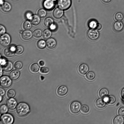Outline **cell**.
Instances as JSON below:
<instances>
[{
    "label": "cell",
    "mask_w": 124,
    "mask_h": 124,
    "mask_svg": "<svg viewBox=\"0 0 124 124\" xmlns=\"http://www.w3.org/2000/svg\"><path fill=\"white\" fill-rule=\"evenodd\" d=\"M30 107L26 103L21 102L17 105L16 111L17 114L20 116H24L27 114L29 112Z\"/></svg>",
    "instance_id": "6da1fadb"
},
{
    "label": "cell",
    "mask_w": 124,
    "mask_h": 124,
    "mask_svg": "<svg viewBox=\"0 0 124 124\" xmlns=\"http://www.w3.org/2000/svg\"><path fill=\"white\" fill-rule=\"evenodd\" d=\"M71 0H58L57 4L59 8L63 10L68 9L71 4Z\"/></svg>",
    "instance_id": "7a4b0ae2"
},
{
    "label": "cell",
    "mask_w": 124,
    "mask_h": 124,
    "mask_svg": "<svg viewBox=\"0 0 124 124\" xmlns=\"http://www.w3.org/2000/svg\"><path fill=\"white\" fill-rule=\"evenodd\" d=\"M81 107V104L80 102L77 101L72 102L70 106V109L71 113L76 114L80 111Z\"/></svg>",
    "instance_id": "3957f363"
},
{
    "label": "cell",
    "mask_w": 124,
    "mask_h": 124,
    "mask_svg": "<svg viewBox=\"0 0 124 124\" xmlns=\"http://www.w3.org/2000/svg\"><path fill=\"white\" fill-rule=\"evenodd\" d=\"M11 40L10 36L7 33H4L0 37V43L3 46L6 47L8 46L10 43Z\"/></svg>",
    "instance_id": "277c9868"
},
{
    "label": "cell",
    "mask_w": 124,
    "mask_h": 124,
    "mask_svg": "<svg viewBox=\"0 0 124 124\" xmlns=\"http://www.w3.org/2000/svg\"><path fill=\"white\" fill-rule=\"evenodd\" d=\"M1 120L4 124H11L14 122L13 116L8 113L4 114L1 117Z\"/></svg>",
    "instance_id": "5b68a950"
},
{
    "label": "cell",
    "mask_w": 124,
    "mask_h": 124,
    "mask_svg": "<svg viewBox=\"0 0 124 124\" xmlns=\"http://www.w3.org/2000/svg\"><path fill=\"white\" fill-rule=\"evenodd\" d=\"M0 85L4 88L9 87L12 84L11 80L7 76L5 75L2 76L0 77Z\"/></svg>",
    "instance_id": "8992f818"
},
{
    "label": "cell",
    "mask_w": 124,
    "mask_h": 124,
    "mask_svg": "<svg viewBox=\"0 0 124 124\" xmlns=\"http://www.w3.org/2000/svg\"><path fill=\"white\" fill-rule=\"evenodd\" d=\"M99 36L98 32L96 30L91 29L87 32V36L89 39L92 40H95L98 38Z\"/></svg>",
    "instance_id": "52a82bcc"
},
{
    "label": "cell",
    "mask_w": 124,
    "mask_h": 124,
    "mask_svg": "<svg viewBox=\"0 0 124 124\" xmlns=\"http://www.w3.org/2000/svg\"><path fill=\"white\" fill-rule=\"evenodd\" d=\"M44 8L48 10L53 9L54 6V4L53 0H45L43 3Z\"/></svg>",
    "instance_id": "ba28073f"
},
{
    "label": "cell",
    "mask_w": 124,
    "mask_h": 124,
    "mask_svg": "<svg viewBox=\"0 0 124 124\" xmlns=\"http://www.w3.org/2000/svg\"><path fill=\"white\" fill-rule=\"evenodd\" d=\"M17 103L16 100L11 98L8 99L6 102V105L8 108L11 110L14 109L16 107Z\"/></svg>",
    "instance_id": "9c48e42d"
},
{
    "label": "cell",
    "mask_w": 124,
    "mask_h": 124,
    "mask_svg": "<svg viewBox=\"0 0 124 124\" xmlns=\"http://www.w3.org/2000/svg\"><path fill=\"white\" fill-rule=\"evenodd\" d=\"M68 90V89L66 86L62 85L58 88L57 90V93L59 96H63L67 94Z\"/></svg>",
    "instance_id": "30bf717a"
},
{
    "label": "cell",
    "mask_w": 124,
    "mask_h": 124,
    "mask_svg": "<svg viewBox=\"0 0 124 124\" xmlns=\"http://www.w3.org/2000/svg\"><path fill=\"white\" fill-rule=\"evenodd\" d=\"M113 26L114 30L118 32L121 31L123 29L124 25L122 22L117 21L114 23Z\"/></svg>",
    "instance_id": "8fae6325"
},
{
    "label": "cell",
    "mask_w": 124,
    "mask_h": 124,
    "mask_svg": "<svg viewBox=\"0 0 124 124\" xmlns=\"http://www.w3.org/2000/svg\"><path fill=\"white\" fill-rule=\"evenodd\" d=\"M63 11L58 8H55L53 12V16L54 18L57 19L61 18L63 16Z\"/></svg>",
    "instance_id": "7c38bea8"
},
{
    "label": "cell",
    "mask_w": 124,
    "mask_h": 124,
    "mask_svg": "<svg viewBox=\"0 0 124 124\" xmlns=\"http://www.w3.org/2000/svg\"><path fill=\"white\" fill-rule=\"evenodd\" d=\"M88 66L85 64H82L80 65L78 68V70L81 74L84 75L86 74L88 70Z\"/></svg>",
    "instance_id": "4fadbf2b"
},
{
    "label": "cell",
    "mask_w": 124,
    "mask_h": 124,
    "mask_svg": "<svg viewBox=\"0 0 124 124\" xmlns=\"http://www.w3.org/2000/svg\"><path fill=\"white\" fill-rule=\"evenodd\" d=\"M46 43L47 46L50 49L54 48L56 44L55 40L53 38L48 39L46 40Z\"/></svg>",
    "instance_id": "5bb4252c"
},
{
    "label": "cell",
    "mask_w": 124,
    "mask_h": 124,
    "mask_svg": "<svg viewBox=\"0 0 124 124\" xmlns=\"http://www.w3.org/2000/svg\"><path fill=\"white\" fill-rule=\"evenodd\" d=\"M21 36L23 39L25 40H28L30 39L32 37V33L31 31H25L22 33Z\"/></svg>",
    "instance_id": "9a60e30c"
},
{
    "label": "cell",
    "mask_w": 124,
    "mask_h": 124,
    "mask_svg": "<svg viewBox=\"0 0 124 124\" xmlns=\"http://www.w3.org/2000/svg\"><path fill=\"white\" fill-rule=\"evenodd\" d=\"M2 66L3 69L6 72L10 71L12 69L13 67L12 63L10 61L7 62L5 64Z\"/></svg>",
    "instance_id": "2e32d148"
},
{
    "label": "cell",
    "mask_w": 124,
    "mask_h": 124,
    "mask_svg": "<svg viewBox=\"0 0 124 124\" xmlns=\"http://www.w3.org/2000/svg\"><path fill=\"white\" fill-rule=\"evenodd\" d=\"M20 75V72L17 70H13L9 74V77L11 79L13 80L17 79Z\"/></svg>",
    "instance_id": "e0dca14e"
},
{
    "label": "cell",
    "mask_w": 124,
    "mask_h": 124,
    "mask_svg": "<svg viewBox=\"0 0 124 124\" xmlns=\"http://www.w3.org/2000/svg\"><path fill=\"white\" fill-rule=\"evenodd\" d=\"M1 8L2 10L5 12H8L9 11L11 8V6L8 2H4L1 5Z\"/></svg>",
    "instance_id": "ac0fdd59"
},
{
    "label": "cell",
    "mask_w": 124,
    "mask_h": 124,
    "mask_svg": "<svg viewBox=\"0 0 124 124\" xmlns=\"http://www.w3.org/2000/svg\"><path fill=\"white\" fill-rule=\"evenodd\" d=\"M95 104L96 107L98 108H102L105 107L106 104V102L103 99L100 98L96 101Z\"/></svg>",
    "instance_id": "d6986e66"
},
{
    "label": "cell",
    "mask_w": 124,
    "mask_h": 124,
    "mask_svg": "<svg viewBox=\"0 0 124 124\" xmlns=\"http://www.w3.org/2000/svg\"><path fill=\"white\" fill-rule=\"evenodd\" d=\"M124 122V119L122 116H117L115 117L113 120L114 124H123Z\"/></svg>",
    "instance_id": "ffe728a7"
},
{
    "label": "cell",
    "mask_w": 124,
    "mask_h": 124,
    "mask_svg": "<svg viewBox=\"0 0 124 124\" xmlns=\"http://www.w3.org/2000/svg\"><path fill=\"white\" fill-rule=\"evenodd\" d=\"M31 23L34 25H37L39 23L40 19V17L36 15L33 16L31 20Z\"/></svg>",
    "instance_id": "44dd1931"
},
{
    "label": "cell",
    "mask_w": 124,
    "mask_h": 124,
    "mask_svg": "<svg viewBox=\"0 0 124 124\" xmlns=\"http://www.w3.org/2000/svg\"><path fill=\"white\" fill-rule=\"evenodd\" d=\"M3 53L6 56L8 57H12L14 54V52L12 51L10 48L5 49Z\"/></svg>",
    "instance_id": "7402d4cb"
},
{
    "label": "cell",
    "mask_w": 124,
    "mask_h": 124,
    "mask_svg": "<svg viewBox=\"0 0 124 124\" xmlns=\"http://www.w3.org/2000/svg\"><path fill=\"white\" fill-rule=\"evenodd\" d=\"M108 93V90L106 88H103L100 90L99 91V94L101 97L104 98L107 96Z\"/></svg>",
    "instance_id": "603a6c76"
},
{
    "label": "cell",
    "mask_w": 124,
    "mask_h": 124,
    "mask_svg": "<svg viewBox=\"0 0 124 124\" xmlns=\"http://www.w3.org/2000/svg\"><path fill=\"white\" fill-rule=\"evenodd\" d=\"M53 19L49 17L45 18L44 22V23L46 27L49 28L53 24Z\"/></svg>",
    "instance_id": "cb8c5ba5"
},
{
    "label": "cell",
    "mask_w": 124,
    "mask_h": 124,
    "mask_svg": "<svg viewBox=\"0 0 124 124\" xmlns=\"http://www.w3.org/2000/svg\"><path fill=\"white\" fill-rule=\"evenodd\" d=\"M52 33L49 29H46L44 30L42 33V37L44 39H48L51 35Z\"/></svg>",
    "instance_id": "d4e9b609"
},
{
    "label": "cell",
    "mask_w": 124,
    "mask_h": 124,
    "mask_svg": "<svg viewBox=\"0 0 124 124\" xmlns=\"http://www.w3.org/2000/svg\"><path fill=\"white\" fill-rule=\"evenodd\" d=\"M46 45L45 41L43 39L39 40L37 43V45L38 48L40 49H43L45 48Z\"/></svg>",
    "instance_id": "484cf974"
},
{
    "label": "cell",
    "mask_w": 124,
    "mask_h": 124,
    "mask_svg": "<svg viewBox=\"0 0 124 124\" xmlns=\"http://www.w3.org/2000/svg\"><path fill=\"white\" fill-rule=\"evenodd\" d=\"M39 66L36 63H34L32 64L30 68L31 71L34 73L38 72L39 71Z\"/></svg>",
    "instance_id": "4316f807"
},
{
    "label": "cell",
    "mask_w": 124,
    "mask_h": 124,
    "mask_svg": "<svg viewBox=\"0 0 124 124\" xmlns=\"http://www.w3.org/2000/svg\"><path fill=\"white\" fill-rule=\"evenodd\" d=\"M31 24L29 20L25 21L23 24V29L26 30H30L31 27Z\"/></svg>",
    "instance_id": "83f0119b"
},
{
    "label": "cell",
    "mask_w": 124,
    "mask_h": 124,
    "mask_svg": "<svg viewBox=\"0 0 124 124\" xmlns=\"http://www.w3.org/2000/svg\"><path fill=\"white\" fill-rule=\"evenodd\" d=\"M108 97V100L106 103L109 104H112L115 103L116 99L114 96L110 95Z\"/></svg>",
    "instance_id": "f1b7e54d"
},
{
    "label": "cell",
    "mask_w": 124,
    "mask_h": 124,
    "mask_svg": "<svg viewBox=\"0 0 124 124\" xmlns=\"http://www.w3.org/2000/svg\"><path fill=\"white\" fill-rule=\"evenodd\" d=\"M95 75L94 73L92 71H90L88 72L86 75V78L90 80H92L95 78Z\"/></svg>",
    "instance_id": "f546056e"
},
{
    "label": "cell",
    "mask_w": 124,
    "mask_h": 124,
    "mask_svg": "<svg viewBox=\"0 0 124 124\" xmlns=\"http://www.w3.org/2000/svg\"><path fill=\"white\" fill-rule=\"evenodd\" d=\"M42 31L39 29H37L34 30L33 33V36L36 38H39L42 35Z\"/></svg>",
    "instance_id": "4dcf8cb0"
},
{
    "label": "cell",
    "mask_w": 124,
    "mask_h": 124,
    "mask_svg": "<svg viewBox=\"0 0 124 124\" xmlns=\"http://www.w3.org/2000/svg\"><path fill=\"white\" fill-rule=\"evenodd\" d=\"M38 15L41 18H44L46 14V12L44 9H39L37 12Z\"/></svg>",
    "instance_id": "1f68e13d"
},
{
    "label": "cell",
    "mask_w": 124,
    "mask_h": 124,
    "mask_svg": "<svg viewBox=\"0 0 124 124\" xmlns=\"http://www.w3.org/2000/svg\"><path fill=\"white\" fill-rule=\"evenodd\" d=\"M16 94L15 91L13 89H11L7 91V95L8 98H11L14 97L15 96Z\"/></svg>",
    "instance_id": "d6a6232c"
},
{
    "label": "cell",
    "mask_w": 124,
    "mask_h": 124,
    "mask_svg": "<svg viewBox=\"0 0 124 124\" xmlns=\"http://www.w3.org/2000/svg\"><path fill=\"white\" fill-rule=\"evenodd\" d=\"M23 48L22 46L18 45L16 47L15 52L17 54H20L23 53Z\"/></svg>",
    "instance_id": "836d02e7"
},
{
    "label": "cell",
    "mask_w": 124,
    "mask_h": 124,
    "mask_svg": "<svg viewBox=\"0 0 124 124\" xmlns=\"http://www.w3.org/2000/svg\"><path fill=\"white\" fill-rule=\"evenodd\" d=\"M114 18L116 21H121L124 18V16L121 13L118 12L115 14Z\"/></svg>",
    "instance_id": "e575fe53"
},
{
    "label": "cell",
    "mask_w": 124,
    "mask_h": 124,
    "mask_svg": "<svg viewBox=\"0 0 124 124\" xmlns=\"http://www.w3.org/2000/svg\"><path fill=\"white\" fill-rule=\"evenodd\" d=\"M8 107L7 106L5 105H1L0 108V114H3L7 113L8 110Z\"/></svg>",
    "instance_id": "d590c367"
},
{
    "label": "cell",
    "mask_w": 124,
    "mask_h": 124,
    "mask_svg": "<svg viewBox=\"0 0 124 124\" xmlns=\"http://www.w3.org/2000/svg\"><path fill=\"white\" fill-rule=\"evenodd\" d=\"M89 109L88 106L86 105H82L81 107V111L84 113H87L89 111Z\"/></svg>",
    "instance_id": "8d00e7d4"
},
{
    "label": "cell",
    "mask_w": 124,
    "mask_h": 124,
    "mask_svg": "<svg viewBox=\"0 0 124 124\" xmlns=\"http://www.w3.org/2000/svg\"><path fill=\"white\" fill-rule=\"evenodd\" d=\"M23 66V64L22 62L17 61L15 62L14 64V67L16 69L19 70L21 69Z\"/></svg>",
    "instance_id": "74e56055"
},
{
    "label": "cell",
    "mask_w": 124,
    "mask_h": 124,
    "mask_svg": "<svg viewBox=\"0 0 124 124\" xmlns=\"http://www.w3.org/2000/svg\"><path fill=\"white\" fill-rule=\"evenodd\" d=\"M49 70L48 68L45 67H41L40 69V72L43 73H47L49 72Z\"/></svg>",
    "instance_id": "f35d334b"
},
{
    "label": "cell",
    "mask_w": 124,
    "mask_h": 124,
    "mask_svg": "<svg viewBox=\"0 0 124 124\" xmlns=\"http://www.w3.org/2000/svg\"><path fill=\"white\" fill-rule=\"evenodd\" d=\"M118 115L120 116H124V107H122L120 108L118 111Z\"/></svg>",
    "instance_id": "ab89813d"
},
{
    "label": "cell",
    "mask_w": 124,
    "mask_h": 124,
    "mask_svg": "<svg viewBox=\"0 0 124 124\" xmlns=\"http://www.w3.org/2000/svg\"><path fill=\"white\" fill-rule=\"evenodd\" d=\"M97 24V23L96 21H92L90 22L89 25L90 27L95 28Z\"/></svg>",
    "instance_id": "60d3db41"
},
{
    "label": "cell",
    "mask_w": 124,
    "mask_h": 124,
    "mask_svg": "<svg viewBox=\"0 0 124 124\" xmlns=\"http://www.w3.org/2000/svg\"><path fill=\"white\" fill-rule=\"evenodd\" d=\"M0 35L4 34L6 31V30L5 27L3 25H0Z\"/></svg>",
    "instance_id": "b9f144b4"
},
{
    "label": "cell",
    "mask_w": 124,
    "mask_h": 124,
    "mask_svg": "<svg viewBox=\"0 0 124 124\" xmlns=\"http://www.w3.org/2000/svg\"><path fill=\"white\" fill-rule=\"evenodd\" d=\"M32 13L30 12H27L25 14V16L26 18L28 20H31L33 16Z\"/></svg>",
    "instance_id": "7bdbcfd3"
},
{
    "label": "cell",
    "mask_w": 124,
    "mask_h": 124,
    "mask_svg": "<svg viewBox=\"0 0 124 124\" xmlns=\"http://www.w3.org/2000/svg\"><path fill=\"white\" fill-rule=\"evenodd\" d=\"M7 62L5 59L4 58H2L0 56V64L2 65L4 64Z\"/></svg>",
    "instance_id": "ee69618b"
},
{
    "label": "cell",
    "mask_w": 124,
    "mask_h": 124,
    "mask_svg": "<svg viewBox=\"0 0 124 124\" xmlns=\"http://www.w3.org/2000/svg\"><path fill=\"white\" fill-rule=\"evenodd\" d=\"M101 25L99 23H97L95 28L96 30H99L101 29Z\"/></svg>",
    "instance_id": "f6af8a7d"
},
{
    "label": "cell",
    "mask_w": 124,
    "mask_h": 124,
    "mask_svg": "<svg viewBox=\"0 0 124 124\" xmlns=\"http://www.w3.org/2000/svg\"><path fill=\"white\" fill-rule=\"evenodd\" d=\"M0 95L3 96L5 94V91L3 89L0 88Z\"/></svg>",
    "instance_id": "bcb514c9"
},
{
    "label": "cell",
    "mask_w": 124,
    "mask_h": 124,
    "mask_svg": "<svg viewBox=\"0 0 124 124\" xmlns=\"http://www.w3.org/2000/svg\"><path fill=\"white\" fill-rule=\"evenodd\" d=\"M121 96L123 100L124 99V88L121 90L120 93Z\"/></svg>",
    "instance_id": "7dc6e473"
},
{
    "label": "cell",
    "mask_w": 124,
    "mask_h": 124,
    "mask_svg": "<svg viewBox=\"0 0 124 124\" xmlns=\"http://www.w3.org/2000/svg\"><path fill=\"white\" fill-rule=\"evenodd\" d=\"M51 30H54L56 28V25L54 24L52 25L49 28Z\"/></svg>",
    "instance_id": "c3c4849f"
},
{
    "label": "cell",
    "mask_w": 124,
    "mask_h": 124,
    "mask_svg": "<svg viewBox=\"0 0 124 124\" xmlns=\"http://www.w3.org/2000/svg\"><path fill=\"white\" fill-rule=\"evenodd\" d=\"M39 64L41 66H43L44 65L45 63L43 61H40L39 62Z\"/></svg>",
    "instance_id": "681fc988"
},
{
    "label": "cell",
    "mask_w": 124,
    "mask_h": 124,
    "mask_svg": "<svg viewBox=\"0 0 124 124\" xmlns=\"http://www.w3.org/2000/svg\"><path fill=\"white\" fill-rule=\"evenodd\" d=\"M103 2L105 3H108L110 2L111 0H101Z\"/></svg>",
    "instance_id": "f907efd6"
},
{
    "label": "cell",
    "mask_w": 124,
    "mask_h": 124,
    "mask_svg": "<svg viewBox=\"0 0 124 124\" xmlns=\"http://www.w3.org/2000/svg\"><path fill=\"white\" fill-rule=\"evenodd\" d=\"M10 49L13 51L15 52V49H16V47L14 46H12L10 47Z\"/></svg>",
    "instance_id": "816d5d0a"
},
{
    "label": "cell",
    "mask_w": 124,
    "mask_h": 124,
    "mask_svg": "<svg viewBox=\"0 0 124 124\" xmlns=\"http://www.w3.org/2000/svg\"><path fill=\"white\" fill-rule=\"evenodd\" d=\"M0 76L1 77L2 74V68H1V66H0Z\"/></svg>",
    "instance_id": "f5cc1de1"
},
{
    "label": "cell",
    "mask_w": 124,
    "mask_h": 124,
    "mask_svg": "<svg viewBox=\"0 0 124 124\" xmlns=\"http://www.w3.org/2000/svg\"><path fill=\"white\" fill-rule=\"evenodd\" d=\"M2 96L0 95V102H1V100L2 99Z\"/></svg>",
    "instance_id": "db71d44e"
},
{
    "label": "cell",
    "mask_w": 124,
    "mask_h": 124,
    "mask_svg": "<svg viewBox=\"0 0 124 124\" xmlns=\"http://www.w3.org/2000/svg\"></svg>",
    "instance_id": "11a10c76"
},
{
    "label": "cell",
    "mask_w": 124,
    "mask_h": 124,
    "mask_svg": "<svg viewBox=\"0 0 124 124\" xmlns=\"http://www.w3.org/2000/svg\"><path fill=\"white\" fill-rule=\"evenodd\" d=\"M124 101V99L123 100Z\"/></svg>",
    "instance_id": "9f6ffc18"
}]
</instances>
